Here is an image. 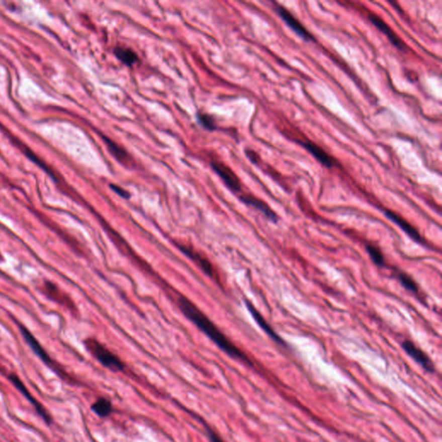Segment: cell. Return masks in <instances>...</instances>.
Masks as SVG:
<instances>
[{"instance_id": "cell-6", "label": "cell", "mask_w": 442, "mask_h": 442, "mask_svg": "<svg viewBox=\"0 0 442 442\" xmlns=\"http://www.w3.org/2000/svg\"><path fill=\"white\" fill-rule=\"evenodd\" d=\"M276 10L278 12V15L280 16L281 19H283L285 24L292 30L295 33L297 34L299 37H302V39L305 41H312L314 40V37L311 34L308 32V30L306 29L303 25L301 24V22L298 19H296L293 14L288 11V10L284 7H276Z\"/></svg>"}, {"instance_id": "cell-5", "label": "cell", "mask_w": 442, "mask_h": 442, "mask_svg": "<svg viewBox=\"0 0 442 442\" xmlns=\"http://www.w3.org/2000/svg\"><path fill=\"white\" fill-rule=\"evenodd\" d=\"M10 381L12 382L14 385H15L16 388L18 389V390L21 392L24 396H25L26 398H27L30 402H31V404L35 407V409L37 410V413H38V415L41 416V417L43 418L44 421H45L47 424H51L52 422V418L50 416V415L49 414V412L46 410L45 408L43 407L41 403L37 401L36 398H34L32 396H31V393L28 390L27 388L25 386L24 383L20 380V378L18 377V376H16L15 374H11L9 376Z\"/></svg>"}, {"instance_id": "cell-20", "label": "cell", "mask_w": 442, "mask_h": 442, "mask_svg": "<svg viewBox=\"0 0 442 442\" xmlns=\"http://www.w3.org/2000/svg\"><path fill=\"white\" fill-rule=\"evenodd\" d=\"M398 280H399L401 284L405 288L406 290H409L410 292H418L417 284L415 283V281L411 277H409V275L403 273V272L399 273L398 274Z\"/></svg>"}, {"instance_id": "cell-22", "label": "cell", "mask_w": 442, "mask_h": 442, "mask_svg": "<svg viewBox=\"0 0 442 442\" xmlns=\"http://www.w3.org/2000/svg\"><path fill=\"white\" fill-rule=\"evenodd\" d=\"M246 156L253 163H257L259 161V156L253 150H246Z\"/></svg>"}, {"instance_id": "cell-14", "label": "cell", "mask_w": 442, "mask_h": 442, "mask_svg": "<svg viewBox=\"0 0 442 442\" xmlns=\"http://www.w3.org/2000/svg\"><path fill=\"white\" fill-rule=\"evenodd\" d=\"M384 214L389 220H391L395 224H397V226H399L403 232L409 235L413 240L417 242V243H422L423 239L421 238V234L418 232L417 229L412 226L411 224L408 222L404 218L396 214L393 211L385 210Z\"/></svg>"}, {"instance_id": "cell-21", "label": "cell", "mask_w": 442, "mask_h": 442, "mask_svg": "<svg viewBox=\"0 0 442 442\" xmlns=\"http://www.w3.org/2000/svg\"><path fill=\"white\" fill-rule=\"evenodd\" d=\"M110 188L111 189L113 190V192L116 193L117 195H119V196H121L122 198H131V194H130V193H129L127 190H125V189L121 188V187L118 186V185H115V184H111Z\"/></svg>"}, {"instance_id": "cell-17", "label": "cell", "mask_w": 442, "mask_h": 442, "mask_svg": "<svg viewBox=\"0 0 442 442\" xmlns=\"http://www.w3.org/2000/svg\"><path fill=\"white\" fill-rule=\"evenodd\" d=\"M92 409L101 417H107L113 410L112 403L106 398H100L92 405Z\"/></svg>"}, {"instance_id": "cell-9", "label": "cell", "mask_w": 442, "mask_h": 442, "mask_svg": "<svg viewBox=\"0 0 442 442\" xmlns=\"http://www.w3.org/2000/svg\"><path fill=\"white\" fill-rule=\"evenodd\" d=\"M43 292L45 293L49 299L53 300L54 302H57L60 305L66 307L70 309L71 311L74 312L75 306L72 302V300L68 296L62 292L58 286L53 284L49 281L44 282L43 286Z\"/></svg>"}, {"instance_id": "cell-10", "label": "cell", "mask_w": 442, "mask_h": 442, "mask_svg": "<svg viewBox=\"0 0 442 442\" xmlns=\"http://www.w3.org/2000/svg\"><path fill=\"white\" fill-rule=\"evenodd\" d=\"M19 330L21 332L22 335L25 338V341L27 342L28 345H30V347L32 349V351L37 354V357L39 358L40 360H42V361H43L46 365H48L49 366H51L53 364L52 360L49 357V354L46 352L44 348L41 345V344L36 338V337L31 333V331L28 329L26 326L22 325V324H19Z\"/></svg>"}, {"instance_id": "cell-16", "label": "cell", "mask_w": 442, "mask_h": 442, "mask_svg": "<svg viewBox=\"0 0 442 442\" xmlns=\"http://www.w3.org/2000/svg\"><path fill=\"white\" fill-rule=\"evenodd\" d=\"M114 54L119 61L128 67L134 65L138 61V56L137 54L130 49H125V48H119H119L114 49Z\"/></svg>"}, {"instance_id": "cell-19", "label": "cell", "mask_w": 442, "mask_h": 442, "mask_svg": "<svg viewBox=\"0 0 442 442\" xmlns=\"http://www.w3.org/2000/svg\"><path fill=\"white\" fill-rule=\"evenodd\" d=\"M198 122L203 126L206 130L208 131H214L217 129V124L214 117L211 116L208 113H199L197 114Z\"/></svg>"}, {"instance_id": "cell-3", "label": "cell", "mask_w": 442, "mask_h": 442, "mask_svg": "<svg viewBox=\"0 0 442 442\" xmlns=\"http://www.w3.org/2000/svg\"><path fill=\"white\" fill-rule=\"evenodd\" d=\"M174 244L184 255H186L189 258L192 260L193 262H195V264L198 266L199 268L201 269L205 274L212 279H214L217 284L221 285L220 278L219 277V274L217 273L216 269L214 268V264L210 262V260L208 259L207 256H205L204 254L195 250V248L191 245L186 244L183 242L175 241Z\"/></svg>"}, {"instance_id": "cell-7", "label": "cell", "mask_w": 442, "mask_h": 442, "mask_svg": "<svg viewBox=\"0 0 442 442\" xmlns=\"http://www.w3.org/2000/svg\"><path fill=\"white\" fill-rule=\"evenodd\" d=\"M368 18H369L370 21L372 22V24L375 25L376 27L378 28L382 33H384L389 38V40L395 47H397V49L402 50V51L407 50V46L403 40L397 36V33L381 18H379L374 13L369 14Z\"/></svg>"}, {"instance_id": "cell-12", "label": "cell", "mask_w": 442, "mask_h": 442, "mask_svg": "<svg viewBox=\"0 0 442 442\" xmlns=\"http://www.w3.org/2000/svg\"><path fill=\"white\" fill-rule=\"evenodd\" d=\"M245 305L247 307L248 310L250 312L251 316L253 317L255 321L261 327V329L263 330V332H266L269 337H271L275 342H277V343L280 344V345H285V342H284V339L281 338L280 336L278 335L277 332H275V330L267 322V320L264 319L262 314H260L259 311L249 301H245Z\"/></svg>"}, {"instance_id": "cell-4", "label": "cell", "mask_w": 442, "mask_h": 442, "mask_svg": "<svg viewBox=\"0 0 442 442\" xmlns=\"http://www.w3.org/2000/svg\"><path fill=\"white\" fill-rule=\"evenodd\" d=\"M211 166L229 189H231L232 192H240L242 187L240 181L237 176V174L232 170V168H229L227 165L219 161H213L211 162Z\"/></svg>"}, {"instance_id": "cell-8", "label": "cell", "mask_w": 442, "mask_h": 442, "mask_svg": "<svg viewBox=\"0 0 442 442\" xmlns=\"http://www.w3.org/2000/svg\"><path fill=\"white\" fill-rule=\"evenodd\" d=\"M402 347L407 354H409V356L420 366H422L424 369L427 372H434V366L428 356L420 348H418L413 342L410 340H404L402 343Z\"/></svg>"}, {"instance_id": "cell-24", "label": "cell", "mask_w": 442, "mask_h": 442, "mask_svg": "<svg viewBox=\"0 0 442 442\" xmlns=\"http://www.w3.org/2000/svg\"><path fill=\"white\" fill-rule=\"evenodd\" d=\"M1 259H2V257H1V256H0V260Z\"/></svg>"}, {"instance_id": "cell-2", "label": "cell", "mask_w": 442, "mask_h": 442, "mask_svg": "<svg viewBox=\"0 0 442 442\" xmlns=\"http://www.w3.org/2000/svg\"><path fill=\"white\" fill-rule=\"evenodd\" d=\"M87 351L101 362L103 366L114 372H120L125 369V364L117 355L107 349L96 338H89L84 341Z\"/></svg>"}, {"instance_id": "cell-11", "label": "cell", "mask_w": 442, "mask_h": 442, "mask_svg": "<svg viewBox=\"0 0 442 442\" xmlns=\"http://www.w3.org/2000/svg\"><path fill=\"white\" fill-rule=\"evenodd\" d=\"M239 199H240L241 202H244V204L252 207L256 210L260 211L268 220H271L272 222H278L279 218H278V214H276L274 210L262 200L256 198L251 195H242L239 196Z\"/></svg>"}, {"instance_id": "cell-18", "label": "cell", "mask_w": 442, "mask_h": 442, "mask_svg": "<svg viewBox=\"0 0 442 442\" xmlns=\"http://www.w3.org/2000/svg\"><path fill=\"white\" fill-rule=\"evenodd\" d=\"M366 250H367V252L369 254V256H371L372 262H374L378 266H381L382 267V266H384L385 262H384V255L382 253L381 250L378 246L373 245V244H368L366 246Z\"/></svg>"}, {"instance_id": "cell-15", "label": "cell", "mask_w": 442, "mask_h": 442, "mask_svg": "<svg viewBox=\"0 0 442 442\" xmlns=\"http://www.w3.org/2000/svg\"><path fill=\"white\" fill-rule=\"evenodd\" d=\"M104 141L107 143V148L111 154L119 162H122L124 164H127L129 160L127 151L114 141L111 140L109 137H104Z\"/></svg>"}, {"instance_id": "cell-23", "label": "cell", "mask_w": 442, "mask_h": 442, "mask_svg": "<svg viewBox=\"0 0 442 442\" xmlns=\"http://www.w3.org/2000/svg\"><path fill=\"white\" fill-rule=\"evenodd\" d=\"M210 439H212V442H222L219 439V437L216 434L213 433H210Z\"/></svg>"}, {"instance_id": "cell-1", "label": "cell", "mask_w": 442, "mask_h": 442, "mask_svg": "<svg viewBox=\"0 0 442 442\" xmlns=\"http://www.w3.org/2000/svg\"><path fill=\"white\" fill-rule=\"evenodd\" d=\"M178 307L181 311L186 316L189 320H191L195 326L198 327L202 332H204L212 341L215 343L219 347L228 354L230 357L236 359V360H242L244 362L250 363V360L247 356L241 351L239 348L232 343L227 337H226L219 327L215 326V324L209 319V318L195 306L191 301H189L186 297H181L177 302Z\"/></svg>"}, {"instance_id": "cell-13", "label": "cell", "mask_w": 442, "mask_h": 442, "mask_svg": "<svg viewBox=\"0 0 442 442\" xmlns=\"http://www.w3.org/2000/svg\"><path fill=\"white\" fill-rule=\"evenodd\" d=\"M299 143L326 168H332L335 164V160L314 142H312V141H299Z\"/></svg>"}]
</instances>
